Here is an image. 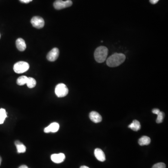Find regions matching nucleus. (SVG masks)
<instances>
[{"label":"nucleus","mask_w":168,"mask_h":168,"mask_svg":"<svg viewBox=\"0 0 168 168\" xmlns=\"http://www.w3.org/2000/svg\"><path fill=\"white\" fill-rule=\"evenodd\" d=\"M125 59V55L123 53H115L107 59L106 64L109 67H117L123 63Z\"/></svg>","instance_id":"obj_1"},{"label":"nucleus","mask_w":168,"mask_h":168,"mask_svg":"<svg viewBox=\"0 0 168 168\" xmlns=\"http://www.w3.org/2000/svg\"><path fill=\"white\" fill-rule=\"evenodd\" d=\"M108 48L105 46H100L98 47L95 51L94 58L95 60L99 63H103L106 60V57L108 56Z\"/></svg>","instance_id":"obj_2"},{"label":"nucleus","mask_w":168,"mask_h":168,"mask_svg":"<svg viewBox=\"0 0 168 168\" xmlns=\"http://www.w3.org/2000/svg\"><path fill=\"white\" fill-rule=\"evenodd\" d=\"M29 68L30 65L28 63L25 61H19L14 65L13 69L16 73L21 74L27 71Z\"/></svg>","instance_id":"obj_3"},{"label":"nucleus","mask_w":168,"mask_h":168,"mask_svg":"<svg viewBox=\"0 0 168 168\" xmlns=\"http://www.w3.org/2000/svg\"><path fill=\"white\" fill-rule=\"evenodd\" d=\"M56 95L59 98L65 97L68 94L69 90L66 85L63 83L58 84L55 90Z\"/></svg>","instance_id":"obj_4"},{"label":"nucleus","mask_w":168,"mask_h":168,"mask_svg":"<svg viewBox=\"0 0 168 168\" xmlns=\"http://www.w3.org/2000/svg\"><path fill=\"white\" fill-rule=\"evenodd\" d=\"M72 5V2L71 0H67L66 1H63L62 0H56L53 3V6L55 9L57 10L69 7Z\"/></svg>","instance_id":"obj_5"},{"label":"nucleus","mask_w":168,"mask_h":168,"mask_svg":"<svg viewBox=\"0 0 168 168\" xmlns=\"http://www.w3.org/2000/svg\"><path fill=\"white\" fill-rule=\"evenodd\" d=\"M31 23L34 27L38 29H42L45 25L44 19L40 16H34L31 19Z\"/></svg>","instance_id":"obj_6"},{"label":"nucleus","mask_w":168,"mask_h":168,"mask_svg":"<svg viewBox=\"0 0 168 168\" xmlns=\"http://www.w3.org/2000/svg\"><path fill=\"white\" fill-rule=\"evenodd\" d=\"M59 54V51L58 48H54L52 49L47 55V59L51 62L55 61L58 59Z\"/></svg>","instance_id":"obj_7"},{"label":"nucleus","mask_w":168,"mask_h":168,"mask_svg":"<svg viewBox=\"0 0 168 168\" xmlns=\"http://www.w3.org/2000/svg\"><path fill=\"white\" fill-rule=\"evenodd\" d=\"M65 156L63 153L54 154L51 155V159L52 162L56 164H60L64 162Z\"/></svg>","instance_id":"obj_8"},{"label":"nucleus","mask_w":168,"mask_h":168,"mask_svg":"<svg viewBox=\"0 0 168 168\" xmlns=\"http://www.w3.org/2000/svg\"><path fill=\"white\" fill-rule=\"evenodd\" d=\"M59 125L56 123H53L51 124L48 127H46L44 129V132L46 133L50 132L55 133L59 130Z\"/></svg>","instance_id":"obj_9"},{"label":"nucleus","mask_w":168,"mask_h":168,"mask_svg":"<svg viewBox=\"0 0 168 168\" xmlns=\"http://www.w3.org/2000/svg\"><path fill=\"white\" fill-rule=\"evenodd\" d=\"M89 118L93 123H100L102 121V118L100 114L95 111H92L90 113Z\"/></svg>","instance_id":"obj_10"},{"label":"nucleus","mask_w":168,"mask_h":168,"mask_svg":"<svg viewBox=\"0 0 168 168\" xmlns=\"http://www.w3.org/2000/svg\"><path fill=\"white\" fill-rule=\"evenodd\" d=\"M94 155L98 160L100 162H104L106 160V156L104 153L101 149H95L94 150Z\"/></svg>","instance_id":"obj_11"},{"label":"nucleus","mask_w":168,"mask_h":168,"mask_svg":"<svg viewBox=\"0 0 168 168\" xmlns=\"http://www.w3.org/2000/svg\"><path fill=\"white\" fill-rule=\"evenodd\" d=\"M16 46L18 50L23 51L26 49V45L25 42L22 38H19L16 41Z\"/></svg>","instance_id":"obj_12"},{"label":"nucleus","mask_w":168,"mask_h":168,"mask_svg":"<svg viewBox=\"0 0 168 168\" xmlns=\"http://www.w3.org/2000/svg\"><path fill=\"white\" fill-rule=\"evenodd\" d=\"M15 143L18 153H24L26 152V148L25 145L23 144L21 142H20L19 140H16L15 142Z\"/></svg>","instance_id":"obj_13"},{"label":"nucleus","mask_w":168,"mask_h":168,"mask_svg":"<svg viewBox=\"0 0 168 168\" xmlns=\"http://www.w3.org/2000/svg\"><path fill=\"white\" fill-rule=\"evenodd\" d=\"M151 140L150 138L147 136H143L138 140L139 144L140 146L148 145L150 144Z\"/></svg>","instance_id":"obj_14"},{"label":"nucleus","mask_w":168,"mask_h":168,"mask_svg":"<svg viewBox=\"0 0 168 168\" xmlns=\"http://www.w3.org/2000/svg\"><path fill=\"white\" fill-rule=\"evenodd\" d=\"M129 128L135 131H138L140 129V124L138 120H134L129 125Z\"/></svg>","instance_id":"obj_15"},{"label":"nucleus","mask_w":168,"mask_h":168,"mask_svg":"<svg viewBox=\"0 0 168 168\" xmlns=\"http://www.w3.org/2000/svg\"><path fill=\"white\" fill-rule=\"evenodd\" d=\"M7 117L6 111L5 109H0V124H2L4 122Z\"/></svg>","instance_id":"obj_16"},{"label":"nucleus","mask_w":168,"mask_h":168,"mask_svg":"<svg viewBox=\"0 0 168 168\" xmlns=\"http://www.w3.org/2000/svg\"><path fill=\"white\" fill-rule=\"evenodd\" d=\"M28 78L25 76H22L17 79L16 83L19 85H23L26 84Z\"/></svg>","instance_id":"obj_17"},{"label":"nucleus","mask_w":168,"mask_h":168,"mask_svg":"<svg viewBox=\"0 0 168 168\" xmlns=\"http://www.w3.org/2000/svg\"><path fill=\"white\" fill-rule=\"evenodd\" d=\"M36 84V80L34 78H31V77L28 78L26 84L27 85L29 88H34V87H35Z\"/></svg>","instance_id":"obj_18"},{"label":"nucleus","mask_w":168,"mask_h":168,"mask_svg":"<svg viewBox=\"0 0 168 168\" xmlns=\"http://www.w3.org/2000/svg\"><path fill=\"white\" fill-rule=\"evenodd\" d=\"M164 112H160L158 114V117L156 119V122L157 123H161L163 122V120H164Z\"/></svg>","instance_id":"obj_19"},{"label":"nucleus","mask_w":168,"mask_h":168,"mask_svg":"<svg viewBox=\"0 0 168 168\" xmlns=\"http://www.w3.org/2000/svg\"><path fill=\"white\" fill-rule=\"evenodd\" d=\"M166 168V165L165 164L163 163H158V164H155L152 167V168Z\"/></svg>","instance_id":"obj_20"},{"label":"nucleus","mask_w":168,"mask_h":168,"mask_svg":"<svg viewBox=\"0 0 168 168\" xmlns=\"http://www.w3.org/2000/svg\"><path fill=\"white\" fill-rule=\"evenodd\" d=\"M160 112V111L159 109H153L152 110V113L153 114H157L158 115V114Z\"/></svg>","instance_id":"obj_21"},{"label":"nucleus","mask_w":168,"mask_h":168,"mask_svg":"<svg viewBox=\"0 0 168 168\" xmlns=\"http://www.w3.org/2000/svg\"><path fill=\"white\" fill-rule=\"evenodd\" d=\"M19 1L22 3H28L32 1L33 0H19Z\"/></svg>","instance_id":"obj_22"},{"label":"nucleus","mask_w":168,"mask_h":168,"mask_svg":"<svg viewBox=\"0 0 168 168\" xmlns=\"http://www.w3.org/2000/svg\"><path fill=\"white\" fill-rule=\"evenodd\" d=\"M159 0H149V2L152 4H155L158 2Z\"/></svg>","instance_id":"obj_23"},{"label":"nucleus","mask_w":168,"mask_h":168,"mask_svg":"<svg viewBox=\"0 0 168 168\" xmlns=\"http://www.w3.org/2000/svg\"><path fill=\"white\" fill-rule=\"evenodd\" d=\"M19 168H29L26 165H22L20 167H19Z\"/></svg>","instance_id":"obj_24"},{"label":"nucleus","mask_w":168,"mask_h":168,"mask_svg":"<svg viewBox=\"0 0 168 168\" xmlns=\"http://www.w3.org/2000/svg\"><path fill=\"white\" fill-rule=\"evenodd\" d=\"M80 168H89V167H87L86 166H82L80 167Z\"/></svg>","instance_id":"obj_25"},{"label":"nucleus","mask_w":168,"mask_h":168,"mask_svg":"<svg viewBox=\"0 0 168 168\" xmlns=\"http://www.w3.org/2000/svg\"><path fill=\"white\" fill-rule=\"evenodd\" d=\"M1 161H2V159H1V157L0 156V165L1 164Z\"/></svg>","instance_id":"obj_26"},{"label":"nucleus","mask_w":168,"mask_h":168,"mask_svg":"<svg viewBox=\"0 0 168 168\" xmlns=\"http://www.w3.org/2000/svg\"><path fill=\"white\" fill-rule=\"evenodd\" d=\"M1 34H0V39H1Z\"/></svg>","instance_id":"obj_27"}]
</instances>
